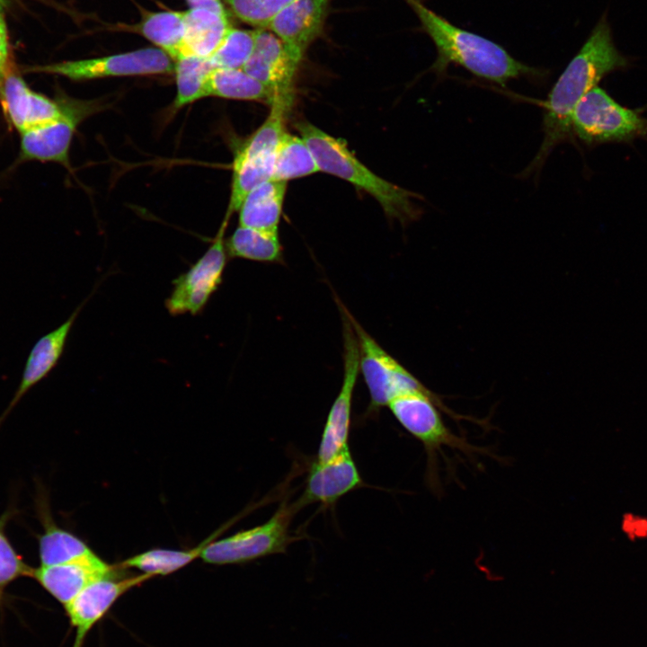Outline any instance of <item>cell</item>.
Masks as SVG:
<instances>
[{"label": "cell", "mask_w": 647, "mask_h": 647, "mask_svg": "<svg viewBox=\"0 0 647 647\" xmlns=\"http://www.w3.org/2000/svg\"><path fill=\"white\" fill-rule=\"evenodd\" d=\"M628 66L629 59L614 45L610 26L603 14L544 102V139L526 173L538 170L555 146L571 136L572 115L581 99L603 77Z\"/></svg>", "instance_id": "6da1fadb"}, {"label": "cell", "mask_w": 647, "mask_h": 647, "mask_svg": "<svg viewBox=\"0 0 647 647\" xmlns=\"http://www.w3.org/2000/svg\"><path fill=\"white\" fill-rule=\"evenodd\" d=\"M406 1L434 43L437 57L430 70L439 77L445 75L450 65L462 66L501 86L512 79H540L545 75V70L520 62L497 42L456 26L420 0Z\"/></svg>", "instance_id": "7a4b0ae2"}, {"label": "cell", "mask_w": 647, "mask_h": 647, "mask_svg": "<svg viewBox=\"0 0 647 647\" xmlns=\"http://www.w3.org/2000/svg\"><path fill=\"white\" fill-rule=\"evenodd\" d=\"M387 406L401 426L423 446L426 455L425 485L439 499L444 495L440 458L448 462L445 448L460 451L472 462H476L477 456L480 455L502 461V458L490 448L472 444L466 438L454 433L447 426L441 412L456 423L462 421L475 423L477 419L455 412L444 402L443 396L433 391L405 393L391 400Z\"/></svg>", "instance_id": "3957f363"}, {"label": "cell", "mask_w": 647, "mask_h": 647, "mask_svg": "<svg viewBox=\"0 0 647 647\" xmlns=\"http://www.w3.org/2000/svg\"><path fill=\"white\" fill-rule=\"evenodd\" d=\"M296 127L311 150L320 172L339 177L371 195L385 214L402 224L416 220L420 210L412 199L419 196L377 175L336 138L307 121Z\"/></svg>", "instance_id": "277c9868"}, {"label": "cell", "mask_w": 647, "mask_h": 647, "mask_svg": "<svg viewBox=\"0 0 647 647\" xmlns=\"http://www.w3.org/2000/svg\"><path fill=\"white\" fill-rule=\"evenodd\" d=\"M298 510L295 501L284 500L266 522L222 539L209 541L199 557L210 564L225 565L284 554L288 545L297 539L291 534L289 527Z\"/></svg>", "instance_id": "5b68a950"}, {"label": "cell", "mask_w": 647, "mask_h": 647, "mask_svg": "<svg viewBox=\"0 0 647 647\" xmlns=\"http://www.w3.org/2000/svg\"><path fill=\"white\" fill-rule=\"evenodd\" d=\"M572 129L585 144L630 142L647 136V119L639 110L616 102L600 87L589 90L572 115Z\"/></svg>", "instance_id": "8992f818"}, {"label": "cell", "mask_w": 647, "mask_h": 647, "mask_svg": "<svg viewBox=\"0 0 647 647\" xmlns=\"http://www.w3.org/2000/svg\"><path fill=\"white\" fill-rule=\"evenodd\" d=\"M357 337L359 372L369 393L365 418L373 417L391 400L409 392H431L397 359L385 350L346 308Z\"/></svg>", "instance_id": "52a82bcc"}, {"label": "cell", "mask_w": 647, "mask_h": 647, "mask_svg": "<svg viewBox=\"0 0 647 647\" xmlns=\"http://www.w3.org/2000/svg\"><path fill=\"white\" fill-rule=\"evenodd\" d=\"M229 218L224 217L210 246L188 270L173 280V289L165 300L170 315L199 314L223 281L228 254L225 234Z\"/></svg>", "instance_id": "ba28073f"}, {"label": "cell", "mask_w": 647, "mask_h": 647, "mask_svg": "<svg viewBox=\"0 0 647 647\" xmlns=\"http://www.w3.org/2000/svg\"><path fill=\"white\" fill-rule=\"evenodd\" d=\"M342 320L343 378L328 412L321 436L316 461H326L349 448L353 393L359 374V352L356 334L346 306L336 299Z\"/></svg>", "instance_id": "9c48e42d"}, {"label": "cell", "mask_w": 647, "mask_h": 647, "mask_svg": "<svg viewBox=\"0 0 647 647\" xmlns=\"http://www.w3.org/2000/svg\"><path fill=\"white\" fill-rule=\"evenodd\" d=\"M34 69L82 81L111 76L171 74L174 72V61L158 48H146L101 58L63 61Z\"/></svg>", "instance_id": "30bf717a"}, {"label": "cell", "mask_w": 647, "mask_h": 647, "mask_svg": "<svg viewBox=\"0 0 647 647\" xmlns=\"http://www.w3.org/2000/svg\"><path fill=\"white\" fill-rule=\"evenodd\" d=\"M98 108L95 102L70 99L64 115L21 132L20 158L55 162L68 167V154L76 127Z\"/></svg>", "instance_id": "8fae6325"}, {"label": "cell", "mask_w": 647, "mask_h": 647, "mask_svg": "<svg viewBox=\"0 0 647 647\" xmlns=\"http://www.w3.org/2000/svg\"><path fill=\"white\" fill-rule=\"evenodd\" d=\"M117 574L102 578L85 587L64 606L75 636L72 647H83L90 630L107 614L126 592L152 578L142 573L132 577Z\"/></svg>", "instance_id": "7c38bea8"}, {"label": "cell", "mask_w": 647, "mask_h": 647, "mask_svg": "<svg viewBox=\"0 0 647 647\" xmlns=\"http://www.w3.org/2000/svg\"><path fill=\"white\" fill-rule=\"evenodd\" d=\"M362 486L364 481L347 448L326 461L315 460L311 465L304 491L295 502L299 510L313 503L330 506Z\"/></svg>", "instance_id": "4fadbf2b"}, {"label": "cell", "mask_w": 647, "mask_h": 647, "mask_svg": "<svg viewBox=\"0 0 647 647\" xmlns=\"http://www.w3.org/2000/svg\"><path fill=\"white\" fill-rule=\"evenodd\" d=\"M0 101L8 121L22 132L64 115L70 99H50L36 93L10 72L0 84Z\"/></svg>", "instance_id": "5bb4252c"}, {"label": "cell", "mask_w": 647, "mask_h": 647, "mask_svg": "<svg viewBox=\"0 0 647 647\" xmlns=\"http://www.w3.org/2000/svg\"><path fill=\"white\" fill-rule=\"evenodd\" d=\"M90 294L59 326L40 337L31 347L26 359L19 385L3 414L0 424L18 404L22 397L40 381L45 379L60 360L71 330Z\"/></svg>", "instance_id": "9a60e30c"}, {"label": "cell", "mask_w": 647, "mask_h": 647, "mask_svg": "<svg viewBox=\"0 0 647 647\" xmlns=\"http://www.w3.org/2000/svg\"><path fill=\"white\" fill-rule=\"evenodd\" d=\"M299 64L275 34L256 29L254 48L243 69L275 93H290Z\"/></svg>", "instance_id": "2e32d148"}, {"label": "cell", "mask_w": 647, "mask_h": 647, "mask_svg": "<svg viewBox=\"0 0 647 647\" xmlns=\"http://www.w3.org/2000/svg\"><path fill=\"white\" fill-rule=\"evenodd\" d=\"M327 4L328 0H294L267 27L298 63L322 31Z\"/></svg>", "instance_id": "e0dca14e"}, {"label": "cell", "mask_w": 647, "mask_h": 647, "mask_svg": "<svg viewBox=\"0 0 647 647\" xmlns=\"http://www.w3.org/2000/svg\"><path fill=\"white\" fill-rule=\"evenodd\" d=\"M115 567L96 554L82 561L34 568L33 578L63 606L71 601L93 581L118 573Z\"/></svg>", "instance_id": "ac0fdd59"}, {"label": "cell", "mask_w": 647, "mask_h": 647, "mask_svg": "<svg viewBox=\"0 0 647 647\" xmlns=\"http://www.w3.org/2000/svg\"><path fill=\"white\" fill-rule=\"evenodd\" d=\"M287 182L270 180L252 190L244 199L239 226L264 231H278Z\"/></svg>", "instance_id": "d6986e66"}, {"label": "cell", "mask_w": 647, "mask_h": 647, "mask_svg": "<svg viewBox=\"0 0 647 647\" xmlns=\"http://www.w3.org/2000/svg\"><path fill=\"white\" fill-rule=\"evenodd\" d=\"M183 19L185 25L183 57H210L231 28L226 13L204 8L183 12Z\"/></svg>", "instance_id": "ffe728a7"}, {"label": "cell", "mask_w": 647, "mask_h": 647, "mask_svg": "<svg viewBox=\"0 0 647 647\" xmlns=\"http://www.w3.org/2000/svg\"><path fill=\"white\" fill-rule=\"evenodd\" d=\"M275 93L244 69L214 68L208 75L205 96L264 102L271 104Z\"/></svg>", "instance_id": "44dd1931"}, {"label": "cell", "mask_w": 647, "mask_h": 647, "mask_svg": "<svg viewBox=\"0 0 647 647\" xmlns=\"http://www.w3.org/2000/svg\"><path fill=\"white\" fill-rule=\"evenodd\" d=\"M228 257L260 262H281L283 248L278 231L239 226L226 240Z\"/></svg>", "instance_id": "7402d4cb"}, {"label": "cell", "mask_w": 647, "mask_h": 647, "mask_svg": "<svg viewBox=\"0 0 647 647\" xmlns=\"http://www.w3.org/2000/svg\"><path fill=\"white\" fill-rule=\"evenodd\" d=\"M95 553L79 537L49 519L44 522V532L39 537V555L41 566L74 563L86 559Z\"/></svg>", "instance_id": "603a6c76"}, {"label": "cell", "mask_w": 647, "mask_h": 647, "mask_svg": "<svg viewBox=\"0 0 647 647\" xmlns=\"http://www.w3.org/2000/svg\"><path fill=\"white\" fill-rule=\"evenodd\" d=\"M141 33L173 61L183 57L185 25L183 12L150 13L140 23Z\"/></svg>", "instance_id": "cb8c5ba5"}, {"label": "cell", "mask_w": 647, "mask_h": 647, "mask_svg": "<svg viewBox=\"0 0 647 647\" xmlns=\"http://www.w3.org/2000/svg\"><path fill=\"white\" fill-rule=\"evenodd\" d=\"M319 172L305 140L286 131L276 151L272 180L288 182Z\"/></svg>", "instance_id": "d4e9b609"}, {"label": "cell", "mask_w": 647, "mask_h": 647, "mask_svg": "<svg viewBox=\"0 0 647 647\" xmlns=\"http://www.w3.org/2000/svg\"><path fill=\"white\" fill-rule=\"evenodd\" d=\"M209 541L207 539L201 545L188 550L150 549L126 559L120 566L122 569L135 568L151 577L169 575L199 557L203 547Z\"/></svg>", "instance_id": "484cf974"}, {"label": "cell", "mask_w": 647, "mask_h": 647, "mask_svg": "<svg viewBox=\"0 0 647 647\" xmlns=\"http://www.w3.org/2000/svg\"><path fill=\"white\" fill-rule=\"evenodd\" d=\"M214 69L208 58L187 56L174 61L176 95L173 109L205 98L206 84L209 73Z\"/></svg>", "instance_id": "4316f807"}, {"label": "cell", "mask_w": 647, "mask_h": 647, "mask_svg": "<svg viewBox=\"0 0 647 647\" xmlns=\"http://www.w3.org/2000/svg\"><path fill=\"white\" fill-rule=\"evenodd\" d=\"M256 30L230 28L208 59L214 68L243 69L253 53Z\"/></svg>", "instance_id": "83f0119b"}, {"label": "cell", "mask_w": 647, "mask_h": 647, "mask_svg": "<svg viewBox=\"0 0 647 647\" xmlns=\"http://www.w3.org/2000/svg\"><path fill=\"white\" fill-rule=\"evenodd\" d=\"M241 21L267 29L271 20L294 0H224Z\"/></svg>", "instance_id": "f1b7e54d"}, {"label": "cell", "mask_w": 647, "mask_h": 647, "mask_svg": "<svg viewBox=\"0 0 647 647\" xmlns=\"http://www.w3.org/2000/svg\"><path fill=\"white\" fill-rule=\"evenodd\" d=\"M7 518V515L0 518V603L5 589L20 577H31L34 569L23 562L7 538L4 533Z\"/></svg>", "instance_id": "f546056e"}, {"label": "cell", "mask_w": 647, "mask_h": 647, "mask_svg": "<svg viewBox=\"0 0 647 647\" xmlns=\"http://www.w3.org/2000/svg\"><path fill=\"white\" fill-rule=\"evenodd\" d=\"M10 49L4 17L0 12V84L10 73Z\"/></svg>", "instance_id": "4dcf8cb0"}, {"label": "cell", "mask_w": 647, "mask_h": 647, "mask_svg": "<svg viewBox=\"0 0 647 647\" xmlns=\"http://www.w3.org/2000/svg\"><path fill=\"white\" fill-rule=\"evenodd\" d=\"M190 9L204 8L219 13H226L221 0H186Z\"/></svg>", "instance_id": "1f68e13d"}, {"label": "cell", "mask_w": 647, "mask_h": 647, "mask_svg": "<svg viewBox=\"0 0 647 647\" xmlns=\"http://www.w3.org/2000/svg\"><path fill=\"white\" fill-rule=\"evenodd\" d=\"M10 0H0V12L7 5Z\"/></svg>", "instance_id": "d6a6232c"}]
</instances>
